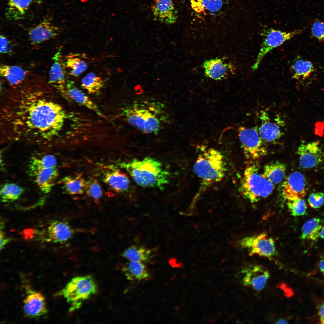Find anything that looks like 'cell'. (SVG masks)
Instances as JSON below:
<instances>
[{"label": "cell", "mask_w": 324, "mask_h": 324, "mask_svg": "<svg viewBox=\"0 0 324 324\" xmlns=\"http://www.w3.org/2000/svg\"><path fill=\"white\" fill-rule=\"evenodd\" d=\"M3 109V120L12 134L48 140L58 134L66 117L61 105L38 91L12 98Z\"/></svg>", "instance_id": "6da1fadb"}, {"label": "cell", "mask_w": 324, "mask_h": 324, "mask_svg": "<svg viewBox=\"0 0 324 324\" xmlns=\"http://www.w3.org/2000/svg\"><path fill=\"white\" fill-rule=\"evenodd\" d=\"M193 170L200 182L199 189L193 202L194 203L206 190L224 177L226 166L224 157L215 149H204L197 156Z\"/></svg>", "instance_id": "7a4b0ae2"}, {"label": "cell", "mask_w": 324, "mask_h": 324, "mask_svg": "<svg viewBox=\"0 0 324 324\" xmlns=\"http://www.w3.org/2000/svg\"><path fill=\"white\" fill-rule=\"evenodd\" d=\"M134 182L143 187H155L162 190L169 182V174L161 163L153 158L133 159L120 164Z\"/></svg>", "instance_id": "3957f363"}, {"label": "cell", "mask_w": 324, "mask_h": 324, "mask_svg": "<svg viewBox=\"0 0 324 324\" xmlns=\"http://www.w3.org/2000/svg\"><path fill=\"white\" fill-rule=\"evenodd\" d=\"M163 107L155 102L134 103L124 110L125 119L130 125L147 134L156 133L164 119Z\"/></svg>", "instance_id": "277c9868"}, {"label": "cell", "mask_w": 324, "mask_h": 324, "mask_svg": "<svg viewBox=\"0 0 324 324\" xmlns=\"http://www.w3.org/2000/svg\"><path fill=\"white\" fill-rule=\"evenodd\" d=\"M274 188V184L260 173L256 166L253 165L245 170L239 190L244 198L254 203L268 196Z\"/></svg>", "instance_id": "5b68a950"}, {"label": "cell", "mask_w": 324, "mask_h": 324, "mask_svg": "<svg viewBox=\"0 0 324 324\" xmlns=\"http://www.w3.org/2000/svg\"><path fill=\"white\" fill-rule=\"evenodd\" d=\"M97 291L96 284L91 276L73 278L59 293L71 305L70 311L79 308L82 301L89 298Z\"/></svg>", "instance_id": "8992f818"}, {"label": "cell", "mask_w": 324, "mask_h": 324, "mask_svg": "<svg viewBox=\"0 0 324 324\" xmlns=\"http://www.w3.org/2000/svg\"><path fill=\"white\" fill-rule=\"evenodd\" d=\"M238 134L247 159L255 160L267 154V149L256 127L240 126L238 129Z\"/></svg>", "instance_id": "52a82bcc"}, {"label": "cell", "mask_w": 324, "mask_h": 324, "mask_svg": "<svg viewBox=\"0 0 324 324\" xmlns=\"http://www.w3.org/2000/svg\"><path fill=\"white\" fill-rule=\"evenodd\" d=\"M303 31L298 29L286 32L270 28L264 31L263 40L256 60L251 67L252 70L254 71L258 68L264 57L269 52L302 33Z\"/></svg>", "instance_id": "ba28073f"}, {"label": "cell", "mask_w": 324, "mask_h": 324, "mask_svg": "<svg viewBox=\"0 0 324 324\" xmlns=\"http://www.w3.org/2000/svg\"><path fill=\"white\" fill-rule=\"evenodd\" d=\"M239 243L248 250L250 256L257 255L271 259L277 254L274 239L265 233L244 237Z\"/></svg>", "instance_id": "9c48e42d"}, {"label": "cell", "mask_w": 324, "mask_h": 324, "mask_svg": "<svg viewBox=\"0 0 324 324\" xmlns=\"http://www.w3.org/2000/svg\"><path fill=\"white\" fill-rule=\"evenodd\" d=\"M297 153L299 156V165L303 168L315 167L324 160V153L319 141L301 144L297 148Z\"/></svg>", "instance_id": "30bf717a"}, {"label": "cell", "mask_w": 324, "mask_h": 324, "mask_svg": "<svg viewBox=\"0 0 324 324\" xmlns=\"http://www.w3.org/2000/svg\"><path fill=\"white\" fill-rule=\"evenodd\" d=\"M282 195L288 201L303 198L307 193L305 178L301 172L295 171L290 174L283 183Z\"/></svg>", "instance_id": "8fae6325"}, {"label": "cell", "mask_w": 324, "mask_h": 324, "mask_svg": "<svg viewBox=\"0 0 324 324\" xmlns=\"http://www.w3.org/2000/svg\"><path fill=\"white\" fill-rule=\"evenodd\" d=\"M243 285L254 290L260 291L264 288L269 278L268 272L262 266L258 265L247 267L243 271Z\"/></svg>", "instance_id": "7c38bea8"}, {"label": "cell", "mask_w": 324, "mask_h": 324, "mask_svg": "<svg viewBox=\"0 0 324 324\" xmlns=\"http://www.w3.org/2000/svg\"><path fill=\"white\" fill-rule=\"evenodd\" d=\"M60 32L59 28L53 24L50 19L45 18L30 29L28 34L31 43L34 45L55 38Z\"/></svg>", "instance_id": "4fadbf2b"}, {"label": "cell", "mask_w": 324, "mask_h": 324, "mask_svg": "<svg viewBox=\"0 0 324 324\" xmlns=\"http://www.w3.org/2000/svg\"><path fill=\"white\" fill-rule=\"evenodd\" d=\"M151 10L155 20L166 24H174L177 19V12L173 0H155Z\"/></svg>", "instance_id": "5bb4252c"}, {"label": "cell", "mask_w": 324, "mask_h": 324, "mask_svg": "<svg viewBox=\"0 0 324 324\" xmlns=\"http://www.w3.org/2000/svg\"><path fill=\"white\" fill-rule=\"evenodd\" d=\"M24 302L25 314L29 317L40 316L47 312L45 298L40 292L31 289L27 290Z\"/></svg>", "instance_id": "9a60e30c"}, {"label": "cell", "mask_w": 324, "mask_h": 324, "mask_svg": "<svg viewBox=\"0 0 324 324\" xmlns=\"http://www.w3.org/2000/svg\"><path fill=\"white\" fill-rule=\"evenodd\" d=\"M258 115L261 124L257 129L263 141L273 142L280 138L283 133L279 125L271 120L268 114L264 111H260Z\"/></svg>", "instance_id": "2e32d148"}, {"label": "cell", "mask_w": 324, "mask_h": 324, "mask_svg": "<svg viewBox=\"0 0 324 324\" xmlns=\"http://www.w3.org/2000/svg\"><path fill=\"white\" fill-rule=\"evenodd\" d=\"M206 76L216 80H221L228 77L233 71L232 64L221 58L212 59L205 61L202 65Z\"/></svg>", "instance_id": "e0dca14e"}, {"label": "cell", "mask_w": 324, "mask_h": 324, "mask_svg": "<svg viewBox=\"0 0 324 324\" xmlns=\"http://www.w3.org/2000/svg\"><path fill=\"white\" fill-rule=\"evenodd\" d=\"M60 49L52 57L53 63L49 73V83L62 91L66 84L65 64L62 61Z\"/></svg>", "instance_id": "ac0fdd59"}, {"label": "cell", "mask_w": 324, "mask_h": 324, "mask_svg": "<svg viewBox=\"0 0 324 324\" xmlns=\"http://www.w3.org/2000/svg\"><path fill=\"white\" fill-rule=\"evenodd\" d=\"M62 92L76 102L92 110L98 116L105 118L97 105L86 94L76 88L72 82L65 84Z\"/></svg>", "instance_id": "d6986e66"}, {"label": "cell", "mask_w": 324, "mask_h": 324, "mask_svg": "<svg viewBox=\"0 0 324 324\" xmlns=\"http://www.w3.org/2000/svg\"><path fill=\"white\" fill-rule=\"evenodd\" d=\"M47 233L51 241L62 243L70 239L74 233V230L67 221L56 220L51 223Z\"/></svg>", "instance_id": "ffe728a7"}, {"label": "cell", "mask_w": 324, "mask_h": 324, "mask_svg": "<svg viewBox=\"0 0 324 324\" xmlns=\"http://www.w3.org/2000/svg\"><path fill=\"white\" fill-rule=\"evenodd\" d=\"M129 178L124 173L115 168L106 172L104 174L103 180L113 190L123 192L129 188L130 182Z\"/></svg>", "instance_id": "44dd1931"}, {"label": "cell", "mask_w": 324, "mask_h": 324, "mask_svg": "<svg viewBox=\"0 0 324 324\" xmlns=\"http://www.w3.org/2000/svg\"><path fill=\"white\" fill-rule=\"evenodd\" d=\"M58 175L56 167L42 169L34 176L36 182L42 191L48 193L51 190Z\"/></svg>", "instance_id": "7402d4cb"}, {"label": "cell", "mask_w": 324, "mask_h": 324, "mask_svg": "<svg viewBox=\"0 0 324 324\" xmlns=\"http://www.w3.org/2000/svg\"><path fill=\"white\" fill-rule=\"evenodd\" d=\"M32 0H8L5 16L9 20L23 19Z\"/></svg>", "instance_id": "603a6c76"}, {"label": "cell", "mask_w": 324, "mask_h": 324, "mask_svg": "<svg viewBox=\"0 0 324 324\" xmlns=\"http://www.w3.org/2000/svg\"><path fill=\"white\" fill-rule=\"evenodd\" d=\"M190 5L196 13L214 15L221 9L224 0H190Z\"/></svg>", "instance_id": "cb8c5ba5"}, {"label": "cell", "mask_w": 324, "mask_h": 324, "mask_svg": "<svg viewBox=\"0 0 324 324\" xmlns=\"http://www.w3.org/2000/svg\"><path fill=\"white\" fill-rule=\"evenodd\" d=\"M86 181L80 174L65 177L61 181L65 192L70 195L79 194L85 192Z\"/></svg>", "instance_id": "d4e9b609"}, {"label": "cell", "mask_w": 324, "mask_h": 324, "mask_svg": "<svg viewBox=\"0 0 324 324\" xmlns=\"http://www.w3.org/2000/svg\"><path fill=\"white\" fill-rule=\"evenodd\" d=\"M286 165L279 161L272 162L265 165L262 176L274 184L281 182L286 170Z\"/></svg>", "instance_id": "484cf974"}, {"label": "cell", "mask_w": 324, "mask_h": 324, "mask_svg": "<svg viewBox=\"0 0 324 324\" xmlns=\"http://www.w3.org/2000/svg\"><path fill=\"white\" fill-rule=\"evenodd\" d=\"M1 76L4 78L11 85L15 86L24 81L26 71L22 68L15 65H2L0 68Z\"/></svg>", "instance_id": "4316f807"}, {"label": "cell", "mask_w": 324, "mask_h": 324, "mask_svg": "<svg viewBox=\"0 0 324 324\" xmlns=\"http://www.w3.org/2000/svg\"><path fill=\"white\" fill-rule=\"evenodd\" d=\"M122 270L127 278L130 280H141L149 277L146 265L142 262L129 261Z\"/></svg>", "instance_id": "83f0119b"}, {"label": "cell", "mask_w": 324, "mask_h": 324, "mask_svg": "<svg viewBox=\"0 0 324 324\" xmlns=\"http://www.w3.org/2000/svg\"><path fill=\"white\" fill-rule=\"evenodd\" d=\"M123 257L129 261L146 262L152 257L151 250L142 246L132 245L122 253Z\"/></svg>", "instance_id": "f1b7e54d"}, {"label": "cell", "mask_w": 324, "mask_h": 324, "mask_svg": "<svg viewBox=\"0 0 324 324\" xmlns=\"http://www.w3.org/2000/svg\"><path fill=\"white\" fill-rule=\"evenodd\" d=\"M322 224L319 218H314L306 221L302 228L301 238L303 240H317L319 237Z\"/></svg>", "instance_id": "f546056e"}, {"label": "cell", "mask_w": 324, "mask_h": 324, "mask_svg": "<svg viewBox=\"0 0 324 324\" xmlns=\"http://www.w3.org/2000/svg\"><path fill=\"white\" fill-rule=\"evenodd\" d=\"M293 71L292 78L297 80H304L314 71L313 64L302 59H297L291 66Z\"/></svg>", "instance_id": "4dcf8cb0"}, {"label": "cell", "mask_w": 324, "mask_h": 324, "mask_svg": "<svg viewBox=\"0 0 324 324\" xmlns=\"http://www.w3.org/2000/svg\"><path fill=\"white\" fill-rule=\"evenodd\" d=\"M56 159L52 155H46L41 158L33 157L29 164V173L34 176L41 170L56 167Z\"/></svg>", "instance_id": "1f68e13d"}, {"label": "cell", "mask_w": 324, "mask_h": 324, "mask_svg": "<svg viewBox=\"0 0 324 324\" xmlns=\"http://www.w3.org/2000/svg\"><path fill=\"white\" fill-rule=\"evenodd\" d=\"M82 87L91 94L98 92L103 88L104 82L100 77L93 73H89L81 80Z\"/></svg>", "instance_id": "d6a6232c"}, {"label": "cell", "mask_w": 324, "mask_h": 324, "mask_svg": "<svg viewBox=\"0 0 324 324\" xmlns=\"http://www.w3.org/2000/svg\"><path fill=\"white\" fill-rule=\"evenodd\" d=\"M65 66L69 70V74L77 77L81 75L87 69L88 66L84 60L77 54H71L66 58Z\"/></svg>", "instance_id": "836d02e7"}, {"label": "cell", "mask_w": 324, "mask_h": 324, "mask_svg": "<svg viewBox=\"0 0 324 324\" xmlns=\"http://www.w3.org/2000/svg\"><path fill=\"white\" fill-rule=\"evenodd\" d=\"M24 191L23 188L15 184H5L0 190L1 200L4 202L14 201L19 198Z\"/></svg>", "instance_id": "e575fe53"}, {"label": "cell", "mask_w": 324, "mask_h": 324, "mask_svg": "<svg viewBox=\"0 0 324 324\" xmlns=\"http://www.w3.org/2000/svg\"><path fill=\"white\" fill-rule=\"evenodd\" d=\"M287 206L291 215L294 216L303 215L305 214L307 206L303 198L288 201Z\"/></svg>", "instance_id": "d590c367"}, {"label": "cell", "mask_w": 324, "mask_h": 324, "mask_svg": "<svg viewBox=\"0 0 324 324\" xmlns=\"http://www.w3.org/2000/svg\"><path fill=\"white\" fill-rule=\"evenodd\" d=\"M85 191L88 196L95 200L100 199L103 194L100 184L97 180L93 178L87 181Z\"/></svg>", "instance_id": "8d00e7d4"}, {"label": "cell", "mask_w": 324, "mask_h": 324, "mask_svg": "<svg viewBox=\"0 0 324 324\" xmlns=\"http://www.w3.org/2000/svg\"><path fill=\"white\" fill-rule=\"evenodd\" d=\"M308 202L310 206L313 208H320L324 203V192H316L311 193L309 196Z\"/></svg>", "instance_id": "74e56055"}, {"label": "cell", "mask_w": 324, "mask_h": 324, "mask_svg": "<svg viewBox=\"0 0 324 324\" xmlns=\"http://www.w3.org/2000/svg\"><path fill=\"white\" fill-rule=\"evenodd\" d=\"M312 36L320 41H324V22L315 21L311 28Z\"/></svg>", "instance_id": "f35d334b"}, {"label": "cell", "mask_w": 324, "mask_h": 324, "mask_svg": "<svg viewBox=\"0 0 324 324\" xmlns=\"http://www.w3.org/2000/svg\"><path fill=\"white\" fill-rule=\"evenodd\" d=\"M0 52L1 53L11 54L13 53L11 43L4 36H0Z\"/></svg>", "instance_id": "ab89813d"}, {"label": "cell", "mask_w": 324, "mask_h": 324, "mask_svg": "<svg viewBox=\"0 0 324 324\" xmlns=\"http://www.w3.org/2000/svg\"><path fill=\"white\" fill-rule=\"evenodd\" d=\"M318 313L320 323L324 324V302L319 306Z\"/></svg>", "instance_id": "60d3db41"}, {"label": "cell", "mask_w": 324, "mask_h": 324, "mask_svg": "<svg viewBox=\"0 0 324 324\" xmlns=\"http://www.w3.org/2000/svg\"><path fill=\"white\" fill-rule=\"evenodd\" d=\"M0 249L2 250L9 241V239L5 237L4 233L1 231L0 233Z\"/></svg>", "instance_id": "b9f144b4"}, {"label": "cell", "mask_w": 324, "mask_h": 324, "mask_svg": "<svg viewBox=\"0 0 324 324\" xmlns=\"http://www.w3.org/2000/svg\"><path fill=\"white\" fill-rule=\"evenodd\" d=\"M282 290H284L285 295L288 296H290L292 294V290L290 288H288L285 284H282L280 287Z\"/></svg>", "instance_id": "7bdbcfd3"}, {"label": "cell", "mask_w": 324, "mask_h": 324, "mask_svg": "<svg viewBox=\"0 0 324 324\" xmlns=\"http://www.w3.org/2000/svg\"><path fill=\"white\" fill-rule=\"evenodd\" d=\"M319 267L320 271L324 276V258L320 261L319 263Z\"/></svg>", "instance_id": "ee69618b"}, {"label": "cell", "mask_w": 324, "mask_h": 324, "mask_svg": "<svg viewBox=\"0 0 324 324\" xmlns=\"http://www.w3.org/2000/svg\"><path fill=\"white\" fill-rule=\"evenodd\" d=\"M319 237H320L321 238L324 239V225L322 226V227L320 230V233Z\"/></svg>", "instance_id": "f6af8a7d"}, {"label": "cell", "mask_w": 324, "mask_h": 324, "mask_svg": "<svg viewBox=\"0 0 324 324\" xmlns=\"http://www.w3.org/2000/svg\"><path fill=\"white\" fill-rule=\"evenodd\" d=\"M287 322L286 320L284 319H280L278 320L276 322V323H287Z\"/></svg>", "instance_id": "bcb514c9"}, {"label": "cell", "mask_w": 324, "mask_h": 324, "mask_svg": "<svg viewBox=\"0 0 324 324\" xmlns=\"http://www.w3.org/2000/svg\"><path fill=\"white\" fill-rule=\"evenodd\" d=\"M88 0H81V2H85L88 1Z\"/></svg>", "instance_id": "7dc6e473"}, {"label": "cell", "mask_w": 324, "mask_h": 324, "mask_svg": "<svg viewBox=\"0 0 324 324\" xmlns=\"http://www.w3.org/2000/svg\"></svg>", "instance_id": "c3c4849f"}]
</instances>
